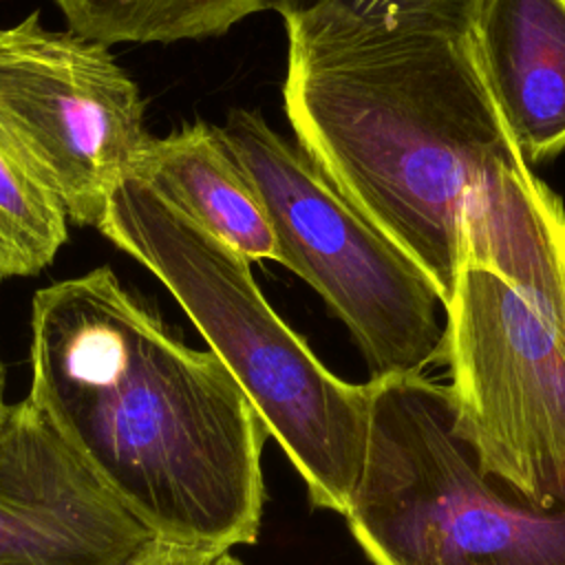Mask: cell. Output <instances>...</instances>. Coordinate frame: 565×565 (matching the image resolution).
Masks as SVG:
<instances>
[{
	"label": "cell",
	"mask_w": 565,
	"mask_h": 565,
	"mask_svg": "<svg viewBox=\"0 0 565 565\" xmlns=\"http://www.w3.org/2000/svg\"><path fill=\"white\" fill-rule=\"evenodd\" d=\"M68 29L104 44H170L227 33L274 0H53Z\"/></svg>",
	"instance_id": "8fae6325"
},
{
	"label": "cell",
	"mask_w": 565,
	"mask_h": 565,
	"mask_svg": "<svg viewBox=\"0 0 565 565\" xmlns=\"http://www.w3.org/2000/svg\"><path fill=\"white\" fill-rule=\"evenodd\" d=\"M249 260L280 258L267 210L247 174L205 121L143 141L132 172Z\"/></svg>",
	"instance_id": "30bf717a"
},
{
	"label": "cell",
	"mask_w": 565,
	"mask_h": 565,
	"mask_svg": "<svg viewBox=\"0 0 565 565\" xmlns=\"http://www.w3.org/2000/svg\"><path fill=\"white\" fill-rule=\"evenodd\" d=\"M364 466L344 514L371 565H565V503L488 477L426 375L371 377Z\"/></svg>",
	"instance_id": "277c9868"
},
{
	"label": "cell",
	"mask_w": 565,
	"mask_h": 565,
	"mask_svg": "<svg viewBox=\"0 0 565 565\" xmlns=\"http://www.w3.org/2000/svg\"><path fill=\"white\" fill-rule=\"evenodd\" d=\"M7 413H9V406L4 402V373H2V364H0V424L4 422Z\"/></svg>",
	"instance_id": "9a60e30c"
},
{
	"label": "cell",
	"mask_w": 565,
	"mask_h": 565,
	"mask_svg": "<svg viewBox=\"0 0 565 565\" xmlns=\"http://www.w3.org/2000/svg\"><path fill=\"white\" fill-rule=\"evenodd\" d=\"M455 428L481 470L536 505L565 503V324L466 260L446 302Z\"/></svg>",
	"instance_id": "8992f818"
},
{
	"label": "cell",
	"mask_w": 565,
	"mask_h": 565,
	"mask_svg": "<svg viewBox=\"0 0 565 565\" xmlns=\"http://www.w3.org/2000/svg\"><path fill=\"white\" fill-rule=\"evenodd\" d=\"M481 79L527 163L565 148V0H483L470 33Z\"/></svg>",
	"instance_id": "9c48e42d"
},
{
	"label": "cell",
	"mask_w": 565,
	"mask_h": 565,
	"mask_svg": "<svg viewBox=\"0 0 565 565\" xmlns=\"http://www.w3.org/2000/svg\"><path fill=\"white\" fill-rule=\"evenodd\" d=\"M152 541L31 399L0 424V565H124Z\"/></svg>",
	"instance_id": "ba28073f"
},
{
	"label": "cell",
	"mask_w": 565,
	"mask_h": 565,
	"mask_svg": "<svg viewBox=\"0 0 565 565\" xmlns=\"http://www.w3.org/2000/svg\"><path fill=\"white\" fill-rule=\"evenodd\" d=\"M483 0H274L289 18L338 20L366 29L430 31L470 38Z\"/></svg>",
	"instance_id": "4fadbf2b"
},
{
	"label": "cell",
	"mask_w": 565,
	"mask_h": 565,
	"mask_svg": "<svg viewBox=\"0 0 565 565\" xmlns=\"http://www.w3.org/2000/svg\"><path fill=\"white\" fill-rule=\"evenodd\" d=\"M124 565H243L232 550H199L152 539Z\"/></svg>",
	"instance_id": "5bb4252c"
},
{
	"label": "cell",
	"mask_w": 565,
	"mask_h": 565,
	"mask_svg": "<svg viewBox=\"0 0 565 565\" xmlns=\"http://www.w3.org/2000/svg\"><path fill=\"white\" fill-rule=\"evenodd\" d=\"M218 130L267 210L278 263L344 322L371 377L424 375L444 360L446 305L426 271L258 110H230Z\"/></svg>",
	"instance_id": "5b68a950"
},
{
	"label": "cell",
	"mask_w": 565,
	"mask_h": 565,
	"mask_svg": "<svg viewBox=\"0 0 565 565\" xmlns=\"http://www.w3.org/2000/svg\"><path fill=\"white\" fill-rule=\"evenodd\" d=\"M26 397L152 539L258 541L265 426L225 364L179 340L110 267L35 291Z\"/></svg>",
	"instance_id": "6da1fadb"
},
{
	"label": "cell",
	"mask_w": 565,
	"mask_h": 565,
	"mask_svg": "<svg viewBox=\"0 0 565 565\" xmlns=\"http://www.w3.org/2000/svg\"><path fill=\"white\" fill-rule=\"evenodd\" d=\"M66 236L64 210L0 146V280L40 274Z\"/></svg>",
	"instance_id": "7c38bea8"
},
{
	"label": "cell",
	"mask_w": 565,
	"mask_h": 565,
	"mask_svg": "<svg viewBox=\"0 0 565 565\" xmlns=\"http://www.w3.org/2000/svg\"><path fill=\"white\" fill-rule=\"evenodd\" d=\"M97 230L174 296L296 468L311 505L344 516L364 466L369 382L333 375L267 302L252 260L141 177L119 181Z\"/></svg>",
	"instance_id": "3957f363"
},
{
	"label": "cell",
	"mask_w": 565,
	"mask_h": 565,
	"mask_svg": "<svg viewBox=\"0 0 565 565\" xmlns=\"http://www.w3.org/2000/svg\"><path fill=\"white\" fill-rule=\"evenodd\" d=\"M282 104L300 152L433 280L444 305L468 236L532 177L470 38L289 18Z\"/></svg>",
	"instance_id": "7a4b0ae2"
},
{
	"label": "cell",
	"mask_w": 565,
	"mask_h": 565,
	"mask_svg": "<svg viewBox=\"0 0 565 565\" xmlns=\"http://www.w3.org/2000/svg\"><path fill=\"white\" fill-rule=\"evenodd\" d=\"M143 110L108 44L51 31L40 11L0 29V146L68 223L99 227L148 139Z\"/></svg>",
	"instance_id": "52a82bcc"
}]
</instances>
